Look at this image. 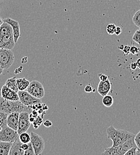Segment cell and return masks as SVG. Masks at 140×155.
Masks as SVG:
<instances>
[{"label":"cell","instance_id":"obj_1","mask_svg":"<svg viewBox=\"0 0 140 155\" xmlns=\"http://www.w3.org/2000/svg\"><path fill=\"white\" fill-rule=\"evenodd\" d=\"M15 44L11 26L4 21L0 26V48L12 50Z\"/></svg>","mask_w":140,"mask_h":155},{"label":"cell","instance_id":"obj_2","mask_svg":"<svg viewBox=\"0 0 140 155\" xmlns=\"http://www.w3.org/2000/svg\"><path fill=\"white\" fill-rule=\"evenodd\" d=\"M32 110L28 106L22 104L19 100L11 101L6 100L2 96L0 97V111L1 112L9 114L13 112H31Z\"/></svg>","mask_w":140,"mask_h":155},{"label":"cell","instance_id":"obj_3","mask_svg":"<svg viewBox=\"0 0 140 155\" xmlns=\"http://www.w3.org/2000/svg\"><path fill=\"white\" fill-rule=\"evenodd\" d=\"M107 138L113 141L112 147H117L121 145L128 138L135 136L131 133L127 131L116 129L113 125L110 126L106 130Z\"/></svg>","mask_w":140,"mask_h":155},{"label":"cell","instance_id":"obj_4","mask_svg":"<svg viewBox=\"0 0 140 155\" xmlns=\"http://www.w3.org/2000/svg\"><path fill=\"white\" fill-rule=\"evenodd\" d=\"M15 58V54L11 50L0 48V66L4 70L12 66Z\"/></svg>","mask_w":140,"mask_h":155},{"label":"cell","instance_id":"obj_5","mask_svg":"<svg viewBox=\"0 0 140 155\" xmlns=\"http://www.w3.org/2000/svg\"><path fill=\"white\" fill-rule=\"evenodd\" d=\"M26 91L32 96L39 99L43 98L45 95V90L42 84L35 80L30 82Z\"/></svg>","mask_w":140,"mask_h":155},{"label":"cell","instance_id":"obj_6","mask_svg":"<svg viewBox=\"0 0 140 155\" xmlns=\"http://www.w3.org/2000/svg\"><path fill=\"white\" fill-rule=\"evenodd\" d=\"M19 136V134L17 131L7 125L2 128L0 131V141L13 143Z\"/></svg>","mask_w":140,"mask_h":155},{"label":"cell","instance_id":"obj_7","mask_svg":"<svg viewBox=\"0 0 140 155\" xmlns=\"http://www.w3.org/2000/svg\"><path fill=\"white\" fill-rule=\"evenodd\" d=\"M30 136V142L33 146L35 155H41L45 148V142L43 138L40 135L34 132H31Z\"/></svg>","mask_w":140,"mask_h":155},{"label":"cell","instance_id":"obj_8","mask_svg":"<svg viewBox=\"0 0 140 155\" xmlns=\"http://www.w3.org/2000/svg\"><path fill=\"white\" fill-rule=\"evenodd\" d=\"M31 122L29 121V114L28 112H22L19 114L18 133L20 134L22 133L26 132L29 128Z\"/></svg>","mask_w":140,"mask_h":155},{"label":"cell","instance_id":"obj_9","mask_svg":"<svg viewBox=\"0 0 140 155\" xmlns=\"http://www.w3.org/2000/svg\"><path fill=\"white\" fill-rule=\"evenodd\" d=\"M18 93L20 102L25 106H29L38 103H42L41 99L32 96L27 91H19Z\"/></svg>","mask_w":140,"mask_h":155},{"label":"cell","instance_id":"obj_10","mask_svg":"<svg viewBox=\"0 0 140 155\" xmlns=\"http://www.w3.org/2000/svg\"><path fill=\"white\" fill-rule=\"evenodd\" d=\"M3 21L7 22L11 26L13 29L15 42L16 43L20 37V25L19 22L17 20L12 19L10 18H7L3 19Z\"/></svg>","mask_w":140,"mask_h":155},{"label":"cell","instance_id":"obj_11","mask_svg":"<svg viewBox=\"0 0 140 155\" xmlns=\"http://www.w3.org/2000/svg\"><path fill=\"white\" fill-rule=\"evenodd\" d=\"M1 96L6 100L11 101H17L19 100L18 93L8 88L5 85H3L1 88Z\"/></svg>","mask_w":140,"mask_h":155},{"label":"cell","instance_id":"obj_12","mask_svg":"<svg viewBox=\"0 0 140 155\" xmlns=\"http://www.w3.org/2000/svg\"><path fill=\"white\" fill-rule=\"evenodd\" d=\"M19 112H13L8 114L7 119V125L10 128L18 131L19 119Z\"/></svg>","mask_w":140,"mask_h":155},{"label":"cell","instance_id":"obj_13","mask_svg":"<svg viewBox=\"0 0 140 155\" xmlns=\"http://www.w3.org/2000/svg\"><path fill=\"white\" fill-rule=\"evenodd\" d=\"M111 87L112 84L109 79L104 81H100L97 87V91L101 96H105L110 93Z\"/></svg>","mask_w":140,"mask_h":155},{"label":"cell","instance_id":"obj_14","mask_svg":"<svg viewBox=\"0 0 140 155\" xmlns=\"http://www.w3.org/2000/svg\"><path fill=\"white\" fill-rule=\"evenodd\" d=\"M134 137L135 136L128 138L125 142H123L121 145L119 146V147L120 149V155H125L132 147H137L135 143Z\"/></svg>","mask_w":140,"mask_h":155},{"label":"cell","instance_id":"obj_15","mask_svg":"<svg viewBox=\"0 0 140 155\" xmlns=\"http://www.w3.org/2000/svg\"><path fill=\"white\" fill-rule=\"evenodd\" d=\"M22 143L20 141L19 137H18L17 139L12 143L9 155H24V151L21 148V145Z\"/></svg>","mask_w":140,"mask_h":155},{"label":"cell","instance_id":"obj_16","mask_svg":"<svg viewBox=\"0 0 140 155\" xmlns=\"http://www.w3.org/2000/svg\"><path fill=\"white\" fill-rule=\"evenodd\" d=\"M12 143L0 141V155H8Z\"/></svg>","mask_w":140,"mask_h":155},{"label":"cell","instance_id":"obj_17","mask_svg":"<svg viewBox=\"0 0 140 155\" xmlns=\"http://www.w3.org/2000/svg\"><path fill=\"white\" fill-rule=\"evenodd\" d=\"M17 78L16 77L10 78H8L7 81L5 82V85L9 88L11 89L12 90L16 91V93H18L19 88H18V84H17V81H16Z\"/></svg>","mask_w":140,"mask_h":155},{"label":"cell","instance_id":"obj_18","mask_svg":"<svg viewBox=\"0 0 140 155\" xmlns=\"http://www.w3.org/2000/svg\"><path fill=\"white\" fill-rule=\"evenodd\" d=\"M17 84L19 91H24L28 87L30 82L24 78H17Z\"/></svg>","mask_w":140,"mask_h":155},{"label":"cell","instance_id":"obj_19","mask_svg":"<svg viewBox=\"0 0 140 155\" xmlns=\"http://www.w3.org/2000/svg\"><path fill=\"white\" fill-rule=\"evenodd\" d=\"M101 155H120V149L119 146L110 147L105 149L104 151L101 153Z\"/></svg>","mask_w":140,"mask_h":155},{"label":"cell","instance_id":"obj_20","mask_svg":"<svg viewBox=\"0 0 140 155\" xmlns=\"http://www.w3.org/2000/svg\"><path fill=\"white\" fill-rule=\"evenodd\" d=\"M114 100H113V98L111 96L109 95H106L105 96H103V100H102V103L104 104V106H106V107H111L113 104Z\"/></svg>","mask_w":140,"mask_h":155},{"label":"cell","instance_id":"obj_21","mask_svg":"<svg viewBox=\"0 0 140 155\" xmlns=\"http://www.w3.org/2000/svg\"><path fill=\"white\" fill-rule=\"evenodd\" d=\"M20 141L22 143H29L31 141V136L26 132L21 133L19 136Z\"/></svg>","mask_w":140,"mask_h":155},{"label":"cell","instance_id":"obj_22","mask_svg":"<svg viewBox=\"0 0 140 155\" xmlns=\"http://www.w3.org/2000/svg\"><path fill=\"white\" fill-rule=\"evenodd\" d=\"M8 114L0 111V127L2 128L7 126V119Z\"/></svg>","mask_w":140,"mask_h":155},{"label":"cell","instance_id":"obj_23","mask_svg":"<svg viewBox=\"0 0 140 155\" xmlns=\"http://www.w3.org/2000/svg\"><path fill=\"white\" fill-rule=\"evenodd\" d=\"M132 21L135 26L140 28V9L134 14L132 18Z\"/></svg>","mask_w":140,"mask_h":155},{"label":"cell","instance_id":"obj_24","mask_svg":"<svg viewBox=\"0 0 140 155\" xmlns=\"http://www.w3.org/2000/svg\"><path fill=\"white\" fill-rule=\"evenodd\" d=\"M42 123H43V117L38 115L37 117H35V119L33 122L34 128L36 130L38 129L39 128V127L42 125Z\"/></svg>","mask_w":140,"mask_h":155},{"label":"cell","instance_id":"obj_25","mask_svg":"<svg viewBox=\"0 0 140 155\" xmlns=\"http://www.w3.org/2000/svg\"><path fill=\"white\" fill-rule=\"evenodd\" d=\"M116 28V26L115 24H113V23L109 24L106 27V31L107 34H109V35L115 34V31Z\"/></svg>","mask_w":140,"mask_h":155},{"label":"cell","instance_id":"obj_26","mask_svg":"<svg viewBox=\"0 0 140 155\" xmlns=\"http://www.w3.org/2000/svg\"><path fill=\"white\" fill-rule=\"evenodd\" d=\"M132 39L134 42L140 45V29L135 32L132 36Z\"/></svg>","mask_w":140,"mask_h":155},{"label":"cell","instance_id":"obj_27","mask_svg":"<svg viewBox=\"0 0 140 155\" xmlns=\"http://www.w3.org/2000/svg\"><path fill=\"white\" fill-rule=\"evenodd\" d=\"M24 155H35L33 146L31 144V143H29V149L24 152Z\"/></svg>","mask_w":140,"mask_h":155},{"label":"cell","instance_id":"obj_28","mask_svg":"<svg viewBox=\"0 0 140 155\" xmlns=\"http://www.w3.org/2000/svg\"><path fill=\"white\" fill-rule=\"evenodd\" d=\"M134 140H135V143L136 144V146H137V147L140 148V131H139L134 137Z\"/></svg>","mask_w":140,"mask_h":155},{"label":"cell","instance_id":"obj_29","mask_svg":"<svg viewBox=\"0 0 140 155\" xmlns=\"http://www.w3.org/2000/svg\"><path fill=\"white\" fill-rule=\"evenodd\" d=\"M137 147H134L130 149L125 155H135L136 153V150H137Z\"/></svg>","mask_w":140,"mask_h":155},{"label":"cell","instance_id":"obj_30","mask_svg":"<svg viewBox=\"0 0 140 155\" xmlns=\"http://www.w3.org/2000/svg\"><path fill=\"white\" fill-rule=\"evenodd\" d=\"M130 50H131V47L129 45H125L123 50H122L125 56H128L130 53Z\"/></svg>","mask_w":140,"mask_h":155},{"label":"cell","instance_id":"obj_31","mask_svg":"<svg viewBox=\"0 0 140 155\" xmlns=\"http://www.w3.org/2000/svg\"><path fill=\"white\" fill-rule=\"evenodd\" d=\"M139 51V49L138 47H137L136 46H132L131 47V50H130V53L132 54H136L138 53Z\"/></svg>","mask_w":140,"mask_h":155},{"label":"cell","instance_id":"obj_32","mask_svg":"<svg viewBox=\"0 0 140 155\" xmlns=\"http://www.w3.org/2000/svg\"><path fill=\"white\" fill-rule=\"evenodd\" d=\"M99 79H100V81H106L107 79H108L109 77L104 74H99Z\"/></svg>","mask_w":140,"mask_h":155},{"label":"cell","instance_id":"obj_33","mask_svg":"<svg viewBox=\"0 0 140 155\" xmlns=\"http://www.w3.org/2000/svg\"><path fill=\"white\" fill-rule=\"evenodd\" d=\"M84 90H85V91L86 93H91V92L93 91V87H92L91 85H86L85 87V88H84Z\"/></svg>","mask_w":140,"mask_h":155},{"label":"cell","instance_id":"obj_34","mask_svg":"<svg viewBox=\"0 0 140 155\" xmlns=\"http://www.w3.org/2000/svg\"><path fill=\"white\" fill-rule=\"evenodd\" d=\"M30 143V142H29ZM29 143H22L21 145V148L23 150H24V152L26 150H27L29 147Z\"/></svg>","mask_w":140,"mask_h":155},{"label":"cell","instance_id":"obj_35","mask_svg":"<svg viewBox=\"0 0 140 155\" xmlns=\"http://www.w3.org/2000/svg\"><path fill=\"white\" fill-rule=\"evenodd\" d=\"M43 124L45 127H50L53 125L52 122L50 120H46L45 122H44Z\"/></svg>","mask_w":140,"mask_h":155},{"label":"cell","instance_id":"obj_36","mask_svg":"<svg viewBox=\"0 0 140 155\" xmlns=\"http://www.w3.org/2000/svg\"><path fill=\"white\" fill-rule=\"evenodd\" d=\"M121 33H122V28L120 26H116L115 31V34H116V35H119Z\"/></svg>","mask_w":140,"mask_h":155},{"label":"cell","instance_id":"obj_37","mask_svg":"<svg viewBox=\"0 0 140 155\" xmlns=\"http://www.w3.org/2000/svg\"><path fill=\"white\" fill-rule=\"evenodd\" d=\"M37 111H38V112L39 115L44 118V115H45V114H46V113H45V110H44L42 109H40L38 110Z\"/></svg>","mask_w":140,"mask_h":155},{"label":"cell","instance_id":"obj_38","mask_svg":"<svg viewBox=\"0 0 140 155\" xmlns=\"http://www.w3.org/2000/svg\"><path fill=\"white\" fill-rule=\"evenodd\" d=\"M130 68H131V69L132 70H133V71L136 70V69L138 68L136 62H133V63H132L131 64Z\"/></svg>","mask_w":140,"mask_h":155},{"label":"cell","instance_id":"obj_39","mask_svg":"<svg viewBox=\"0 0 140 155\" xmlns=\"http://www.w3.org/2000/svg\"><path fill=\"white\" fill-rule=\"evenodd\" d=\"M31 114L32 115V116H34V117H37V116L39 115L38 111L36 110H32V112H31Z\"/></svg>","mask_w":140,"mask_h":155},{"label":"cell","instance_id":"obj_40","mask_svg":"<svg viewBox=\"0 0 140 155\" xmlns=\"http://www.w3.org/2000/svg\"><path fill=\"white\" fill-rule=\"evenodd\" d=\"M22 69H23L22 66H20V68H17V69L15 70V73L16 74H19V73H20V72L22 71Z\"/></svg>","mask_w":140,"mask_h":155},{"label":"cell","instance_id":"obj_41","mask_svg":"<svg viewBox=\"0 0 140 155\" xmlns=\"http://www.w3.org/2000/svg\"><path fill=\"white\" fill-rule=\"evenodd\" d=\"M27 61H28V58H27V57H24V58H23L22 59H21V62L22 64L26 63H27Z\"/></svg>","mask_w":140,"mask_h":155},{"label":"cell","instance_id":"obj_42","mask_svg":"<svg viewBox=\"0 0 140 155\" xmlns=\"http://www.w3.org/2000/svg\"><path fill=\"white\" fill-rule=\"evenodd\" d=\"M44 110H47L48 109V107L45 104H43L42 103V108Z\"/></svg>","mask_w":140,"mask_h":155},{"label":"cell","instance_id":"obj_43","mask_svg":"<svg viewBox=\"0 0 140 155\" xmlns=\"http://www.w3.org/2000/svg\"><path fill=\"white\" fill-rule=\"evenodd\" d=\"M35 117H33V116H29V121L31 122V123H33L34 121L35 120Z\"/></svg>","mask_w":140,"mask_h":155},{"label":"cell","instance_id":"obj_44","mask_svg":"<svg viewBox=\"0 0 140 155\" xmlns=\"http://www.w3.org/2000/svg\"><path fill=\"white\" fill-rule=\"evenodd\" d=\"M135 155H140V148L139 147H137Z\"/></svg>","mask_w":140,"mask_h":155},{"label":"cell","instance_id":"obj_45","mask_svg":"<svg viewBox=\"0 0 140 155\" xmlns=\"http://www.w3.org/2000/svg\"><path fill=\"white\" fill-rule=\"evenodd\" d=\"M136 63H137V67L140 69V58H138V59L137 60Z\"/></svg>","mask_w":140,"mask_h":155},{"label":"cell","instance_id":"obj_46","mask_svg":"<svg viewBox=\"0 0 140 155\" xmlns=\"http://www.w3.org/2000/svg\"><path fill=\"white\" fill-rule=\"evenodd\" d=\"M124 45H121L120 46H119V49H120V50H123V48H124Z\"/></svg>","mask_w":140,"mask_h":155},{"label":"cell","instance_id":"obj_47","mask_svg":"<svg viewBox=\"0 0 140 155\" xmlns=\"http://www.w3.org/2000/svg\"><path fill=\"white\" fill-rule=\"evenodd\" d=\"M3 71H4V69L1 68V66H0V75L2 74V72H3Z\"/></svg>","mask_w":140,"mask_h":155},{"label":"cell","instance_id":"obj_48","mask_svg":"<svg viewBox=\"0 0 140 155\" xmlns=\"http://www.w3.org/2000/svg\"><path fill=\"white\" fill-rule=\"evenodd\" d=\"M3 22H4V21H3V20L1 18V17H0V26H1V25L2 24Z\"/></svg>","mask_w":140,"mask_h":155},{"label":"cell","instance_id":"obj_49","mask_svg":"<svg viewBox=\"0 0 140 155\" xmlns=\"http://www.w3.org/2000/svg\"><path fill=\"white\" fill-rule=\"evenodd\" d=\"M1 129H2V127H0V131L1 130Z\"/></svg>","mask_w":140,"mask_h":155}]
</instances>
